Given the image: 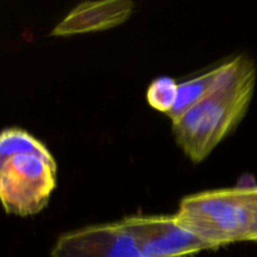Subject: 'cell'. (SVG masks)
<instances>
[{"label": "cell", "mask_w": 257, "mask_h": 257, "mask_svg": "<svg viewBox=\"0 0 257 257\" xmlns=\"http://www.w3.org/2000/svg\"><path fill=\"white\" fill-rule=\"evenodd\" d=\"M211 250L173 216H132L58 238L52 257H185Z\"/></svg>", "instance_id": "6da1fadb"}, {"label": "cell", "mask_w": 257, "mask_h": 257, "mask_svg": "<svg viewBox=\"0 0 257 257\" xmlns=\"http://www.w3.org/2000/svg\"><path fill=\"white\" fill-rule=\"evenodd\" d=\"M256 84L255 63L237 55L221 64L205 97L172 120L177 145L192 162L200 163L245 117Z\"/></svg>", "instance_id": "7a4b0ae2"}, {"label": "cell", "mask_w": 257, "mask_h": 257, "mask_svg": "<svg viewBox=\"0 0 257 257\" xmlns=\"http://www.w3.org/2000/svg\"><path fill=\"white\" fill-rule=\"evenodd\" d=\"M58 166L47 146L22 128L0 132V202L8 213L30 216L47 207Z\"/></svg>", "instance_id": "3957f363"}, {"label": "cell", "mask_w": 257, "mask_h": 257, "mask_svg": "<svg viewBox=\"0 0 257 257\" xmlns=\"http://www.w3.org/2000/svg\"><path fill=\"white\" fill-rule=\"evenodd\" d=\"M257 187L202 191L186 196L177 222L212 248L253 241L257 227Z\"/></svg>", "instance_id": "277c9868"}, {"label": "cell", "mask_w": 257, "mask_h": 257, "mask_svg": "<svg viewBox=\"0 0 257 257\" xmlns=\"http://www.w3.org/2000/svg\"><path fill=\"white\" fill-rule=\"evenodd\" d=\"M133 8L135 4L131 0L82 3L55 25L50 35L64 37L117 27L131 17Z\"/></svg>", "instance_id": "5b68a950"}, {"label": "cell", "mask_w": 257, "mask_h": 257, "mask_svg": "<svg viewBox=\"0 0 257 257\" xmlns=\"http://www.w3.org/2000/svg\"><path fill=\"white\" fill-rule=\"evenodd\" d=\"M221 64L198 77L192 78L190 80H185L182 83H178L177 87V97L173 104L172 109L167 113L171 120H176L180 118L183 113L187 112L192 105L200 99H202L206 93L210 90L212 84L215 83L218 73H220Z\"/></svg>", "instance_id": "8992f818"}, {"label": "cell", "mask_w": 257, "mask_h": 257, "mask_svg": "<svg viewBox=\"0 0 257 257\" xmlns=\"http://www.w3.org/2000/svg\"><path fill=\"white\" fill-rule=\"evenodd\" d=\"M178 83L170 77L156 78L147 89L148 104L167 114L172 109L177 97Z\"/></svg>", "instance_id": "52a82bcc"}, {"label": "cell", "mask_w": 257, "mask_h": 257, "mask_svg": "<svg viewBox=\"0 0 257 257\" xmlns=\"http://www.w3.org/2000/svg\"><path fill=\"white\" fill-rule=\"evenodd\" d=\"M256 208H257V193H256ZM253 242H257V227H256V233H255V238H253Z\"/></svg>", "instance_id": "ba28073f"}]
</instances>
